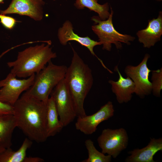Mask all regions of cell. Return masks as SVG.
Segmentation results:
<instances>
[{"instance_id": "1", "label": "cell", "mask_w": 162, "mask_h": 162, "mask_svg": "<svg viewBox=\"0 0 162 162\" xmlns=\"http://www.w3.org/2000/svg\"><path fill=\"white\" fill-rule=\"evenodd\" d=\"M13 106L16 127L31 140L45 142L46 103L23 94Z\"/></svg>"}, {"instance_id": "2", "label": "cell", "mask_w": 162, "mask_h": 162, "mask_svg": "<svg viewBox=\"0 0 162 162\" xmlns=\"http://www.w3.org/2000/svg\"><path fill=\"white\" fill-rule=\"evenodd\" d=\"M73 56L64 78L73 101L77 118L86 116L84 101L93 83L92 71L72 47Z\"/></svg>"}, {"instance_id": "3", "label": "cell", "mask_w": 162, "mask_h": 162, "mask_svg": "<svg viewBox=\"0 0 162 162\" xmlns=\"http://www.w3.org/2000/svg\"><path fill=\"white\" fill-rule=\"evenodd\" d=\"M51 44V42L46 44L43 43L19 52L15 61L7 63L11 68L10 73L24 78L39 73L52 59L57 57L50 46Z\"/></svg>"}, {"instance_id": "4", "label": "cell", "mask_w": 162, "mask_h": 162, "mask_svg": "<svg viewBox=\"0 0 162 162\" xmlns=\"http://www.w3.org/2000/svg\"><path fill=\"white\" fill-rule=\"evenodd\" d=\"M68 67L57 65L50 61L35 74L33 85L24 94L46 103L56 85L65 77Z\"/></svg>"}, {"instance_id": "5", "label": "cell", "mask_w": 162, "mask_h": 162, "mask_svg": "<svg viewBox=\"0 0 162 162\" xmlns=\"http://www.w3.org/2000/svg\"><path fill=\"white\" fill-rule=\"evenodd\" d=\"M110 9L109 16L106 20H101L97 16H93L91 18L95 24L92 26V30L98 36L99 41L103 46L102 49L109 51L111 50L112 44L117 49H120L122 47V43L129 45L135 39L133 36L122 34L115 29L112 22L114 12L111 7Z\"/></svg>"}, {"instance_id": "6", "label": "cell", "mask_w": 162, "mask_h": 162, "mask_svg": "<svg viewBox=\"0 0 162 162\" xmlns=\"http://www.w3.org/2000/svg\"><path fill=\"white\" fill-rule=\"evenodd\" d=\"M128 140L127 132L123 128L105 129L97 139L101 152L107 154L114 158H116L126 148Z\"/></svg>"}, {"instance_id": "7", "label": "cell", "mask_w": 162, "mask_h": 162, "mask_svg": "<svg viewBox=\"0 0 162 162\" xmlns=\"http://www.w3.org/2000/svg\"><path fill=\"white\" fill-rule=\"evenodd\" d=\"M50 96L54 100L59 120L65 127L76 117L72 98L64 78L55 87Z\"/></svg>"}, {"instance_id": "8", "label": "cell", "mask_w": 162, "mask_h": 162, "mask_svg": "<svg viewBox=\"0 0 162 162\" xmlns=\"http://www.w3.org/2000/svg\"><path fill=\"white\" fill-rule=\"evenodd\" d=\"M35 75L27 79H18L15 75L9 73L5 78L0 81V100L13 106L21 94L33 85Z\"/></svg>"}, {"instance_id": "9", "label": "cell", "mask_w": 162, "mask_h": 162, "mask_svg": "<svg viewBox=\"0 0 162 162\" xmlns=\"http://www.w3.org/2000/svg\"><path fill=\"white\" fill-rule=\"evenodd\" d=\"M150 57L149 54H146L137 65H128L124 70L127 76L130 78L134 83V93L142 98L150 94L152 92L151 82L149 79V73L152 70L148 68L147 64Z\"/></svg>"}, {"instance_id": "10", "label": "cell", "mask_w": 162, "mask_h": 162, "mask_svg": "<svg viewBox=\"0 0 162 162\" xmlns=\"http://www.w3.org/2000/svg\"><path fill=\"white\" fill-rule=\"evenodd\" d=\"M114 111L112 103L109 101L94 114L77 118L75 128L85 135H91L96 131L100 123L113 116Z\"/></svg>"}, {"instance_id": "11", "label": "cell", "mask_w": 162, "mask_h": 162, "mask_svg": "<svg viewBox=\"0 0 162 162\" xmlns=\"http://www.w3.org/2000/svg\"><path fill=\"white\" fill-rule=\"evenodd\" d=\"M45 4L43 0H12L6 9L0 10V14H16L40 21L43 18V7Z\"/></svg>"}, {"instance_id": "12", "label": "cell", "mask_w": 162, "mask_h": 162, "mask_svg": "<svg viewBox=\"0 0 162 162\" xmlns=\"http://www.w3.org/2000/svg\"><path fill=\"white\" fill-rule=\"evenodd\" d=\"M58 36L60 43L63 45H66L69 41H75L86 47L92 55L97 57L104 68H106L103 61L97 56L94 51V47L101 45L100 43L92 39L88 36L82 37L75 34L73 31L72 23L70 21H66L62 26L59 28Z\"/></svg>"}, {"instance_id": "13", "label": "cell", "mask_w": 162, "mask_h": 162, "mask_svg": "<svg viewBox=\"0 0 162 162\" xmlns=\"http://www.w3.org/2000/svg\"><path fill=\"white\" fill-rule=\"evenodd\" d=\"M162 35V11H160L157 17L148 20L144 29L136 33L139 42L145 48H149L161 40Z\"/></svg>"}, {"instance_id": "14", "label": "cell", "mask_w": 162, "mask_h": 162, "mask_svg": "<svg viewBox=\"0 0 162 162\" xmlns=\"http://www.w3.org/2000/svg\"><path fill=\"white\" fill-rule=\"evenodd\" d=\"M114 70L118 73L119 78L116 81L112 80L108 81L111 85L112 92L116 95L119 104L128 103L131 100L132 94L134 93V83L129 77L125 78L122 76L117 66H115Z\"/></svg>"}, {"instance_id": "15", "label": "cell", "mask_w": 162, "mask_h": 162, "mask_svg": "<svg viewBox=\"0 0 162 162\" xmlns=\"http://www.w3.org/2000/svg\"><path fill=\"white\" fill-rule=\"evenodd\" d=\"M162 150V138H151L149 142L145 147L136 148L129 151L130 155L125 160L126 162H155L154 154Z\"/></svg>"}, {"instance_id": "16", "label": "cell", "mask_w": 162, "mask_h": 162, "mask_svg": "<svg viewBox=\"0 0 162 162\" xmlns=\"http://www.w3.org/2000/svg\"><path fill=\"white\" fill-rule=\"evenodd\" d=\"M58 116L54 100L50 97L46 102V131L48 138L54 136L64 127Z\"/></svg>"}, {"instance_id": "17", "label": "cell", "mask_w": 162, "mask_h": 162, "mask_svg": "<svg viewBox=\"0 0 162 162\" xmlns=\"http://www.w3.org/2000/svg\"><path fill=\"white\" fill-rule=\"evenodd\" d=\"M16 127L13 114L0 116V146L5 148L11 147L13 134Z\"/></svg>"}, {"instance_id": "18", "label": "cell", "mask_w": 162, "mask_h": 162, "mask_svg": "<svg viewBox=\"0 0 162 162\" xmlns=\"http://www.w3.org/2000/svg\"><path fill=\"white\" fill-rule=\"evenodd\" d=\"M32 141L26 138L20 148L16 151L10 147L6 148L0 155V162H23L27 151L32 145Z\"/></svg>"}, {"instance_id": "19", "label": "cell", "mask_w": 162, "mask_h": 162, "mask_svg": "<svg viewBox=\"0 0 162 162\" xmlns=\"http://www.w3.org/2000/svg\"><path fill=\"white\" fill-rule=\"evenodd\" d=\"M98 0H76L74 5L78 9L87 8L97 13L101 20H106L110 14L109 4L108 2H106L100 4L98 2Z\"/></svg>"}, {"instance_id": "20", "label": "cell", "mask_w": 162, "mask_h": 162, "mask_svg": "<svg viewBox=\"0 0 162 162\" xmlns=\"http://www.w3.org/2000/svg\"><path fill=\"white\" fill-rule=\"evenodd\" d=\"M85 145L87 150L88 157L82 162H110L112 157L110 155H105L98 151L94 146V142L91 139L85 141Z\"/></svg>"}, {"instance_id": "21", "label": "cell", "mask_w": 162, "mask_h": 162, "mask_svg": "<svg viewBox=\"0 0 162 162\" xmlns=\"http://www.w3.org/2000/svg\"><path fill=\"white\" fill-rule=\"evenodd\" d=\"M152 92L155 96L159 97L162 89V68L152 71Z\"/></svg>"}, {"instance_id": "22", "label": "cell", "mask_w": 162, "mask_h": 162, "mask_svg": "<svg viewBox=\"0 0 162 162\" xmlns=\"http://www.w3.org/2000/svg\"><path fill=\"white\" fill-rule=\"evenodd\" d=\"M16 22V20L12 17L0 14V22L7 28L12 29Z\"/></svg>"}, {"instance_id": "23", "label": "cell", "mask_w": 162, "mask_h": 162, "mask_svg": "<svg viewBox=\"0 0 162 162\" xmlns=\"http://www.w3.org/2000/svg\"><path fill=\"white\" fill-rule=\"evenodd\" d=\"M13 106L2 102L0 100V116L13 114Z\"/></svg>"}, {"instance_id": "24", "label": "cell", "mask_w": 162, "mask_h": 162, "mask_svg": "<svg viewBox=\"0 0 162 162\" xmlns=\"http://www.w3.org/2000/svg\"><path fill=\"white\" fill-rule=\"evenodd\" d=\"M44 160L38 157H26L23 162H43Z\"/></svg>"}, {"instance_id": "25", "label": "cell", "mask_w": 162, "mask_h": 162, "mask_svg": "<svg viewBox=\"0 0 162 162\" xmlns=\"http://www.w3.org/2000/svg\"><path fill=\"white\" fill-rule=\"evenodd\" d=\"M22 45V44H20V45H17L16 46H14V47H12L11 48H10L9 49H8V50H6L4 52H3L0 55V59H1V58H2V57L7 52H9V51H10V50L15 48L16 47L18 46H20L21 45Z\"/></svg>"}, {"instance_id": "26", "label": "cell", "mask_w": 162, "mask_h": 162, "mask_svg": "<svg viewBox=\"0 0 162 162\" xmlns=\"http://www.w3.org/2000/svg\"><path fill=\"white\" fill-rule=\"evenodd\" d=\"M6 148L0 146V155L5 150Z\"/></svg>"}, {"instance_id": "27", "label": "cell", "mask_w": 162, "mask_h": 162, "mask_svg": "<svg viewBox=\"0 0 162 162\" xmlns=\"http://www.w3.org/2000/svg\"><path fill=\"white\" fill-rule=\"evenodd\" d=\"M4 0H0V4L4 3Z\"/></svg>"}, {"instance_id": "28", "label": "cell", "mask_w": 162, "mask_h": 162, "mask_svg": "<svg viewBox=\"0 0 162 162\" xmlns=\"http://www.w3.org/2000/svg\"><path fill=\"white\" fill-rule=\"evenodd\" d=\"M155 0L158 2H161L162 1V0Z\"/></svg>"}]
</instances>
